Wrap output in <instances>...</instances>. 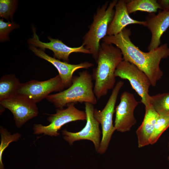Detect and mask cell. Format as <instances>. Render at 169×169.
<instances>
[{
    "label": "cell",
    "instance_id": "obj_1",
    "mask_svg": "<svg viewBox=\"0 0 169 169\" xmlns=\"http://www.w3.org/2000/svg\"><path fill=\"white\" fill-rule=\"evenodd\" d=\"M130 28H125L119 34L107 35L103 42L114 45L120 50L123 59L136 65L148 76L151 85L155 87L162 77L163 73L160 64L161 59L169 56V48L167 43L148 52L142 51L131 41Z\"/></svg>",
    "mask_w": 169,
    "mask_h": 169
},
{
    "label": "cell",
    "instance_id": "obj_2",
    "mask_svg": "<svg viewBox=\"0 0 169 169\" xmlns=\"http://www.w3.org/2000/svg\"><path fill=\"white\" fill-rule=\"evenodd\" d=\"M123 60L120 50L116 46L103 42L100 44L96 61L97 66L93 70L92 76L95 81L94 91L97 100L106 95L109 90L114 87L115 71Z\"/></svg>",
    "mask_w": 169,
    "mask_h": 169
},
{
    "label": "cell",
    "instance_id": "obj_3",
    "mask_svg": "<svg viewBox=\"0 0 169 169\" xmlns=\"http://www.w3.org/2000/svg\"><path fill=\"white\" fill-rule=\"evenodd\" d=\"M92 76L87 70L73 77L72 84L67 89L55 94L49 95L46 98L58 109L71 103H89L95 105L97 99L95 94Z\"/></svg>",
    "mask_w": 169,
    "mask_h": 169
},
{
    "label": "cell",
    "instance_id": "obj_4",
    "mask_svg": "<svg viewBox=\"0 0 169 169\" xmlns=\"http://www.w3.org/2000/svg\"><path fill=\"white\" fill-rule=\"evenodd\" d=\"M118 1L114 0L108 4L106 2L97 9L89 30L83 38L82 44L89 50L96 61L100 41L107 35L108 27L114 17L115 6Z\"/></svg>",
    "mask_w": 169,
    "mask_h": 169
},
{
    "label": "cell",
    "instance_id": "obj_5",
    "mask_svg": "<svg viewBox=\"0 0 169 169\" xmlns=\"http://www.w3.org/2000/svg\"><path fill=\"white\" fill-rule=\"evenodd\" d=\"M124 82H118L113 90L105 105L101 110L94 109V117L101 125L102 130V138L98 152L100 154L106 151L112 136L116 130L113 123V118L115 111V106L120 90Z\"/></svg>",
    "mask_w": 169,
    "mask_h": 169
},
{
    "label": "cell",
    "instance_id": "obj_6",
    "mask_svg": "<svg viewBox=\"0 0 169 169\" xmlns=\"http://www.w3.org/2000/svg\"><path fill=\"white\" fill-rule=\"evenodd\" d=\"M67 106V108L65 109H57L55 114L49 115L47 118L48 120L50 122L48 125H34V134H44V135L57 136L60 135L58 131L65 124L72 121L86 120L85 111L77 109L74 103L69 104Z\"/></svg>",
    "mask_w": 169,
    "mask_h": 169
},
{
    "label": "cell",
    "instance_id": "obj_7",
    "mask_svg": "<svg viewBox=\"0 0 169 169\" xmlns=\"http://www.w3.org/2000/svg\"><path fill=\"white\" fill-rule=\"evenodd\" d=\"M115 75V77L128 80L133 89L141 97V102L145 106L150 105L149 90L151 83L143 71L134 64L123 60L116 68Z\"/></svg>",
    "mask_w": 169,
    "mask_h": 169
},
{
    "label": "cell",
    "instance_id": "obj_8",
    "mask_svg": "<svg viewBox=\"0 0 169 169\" xmlns=\"http://www.w3.org/2000/svg\"><path fill=\"white\" fill-rule=\"evenodd\" d=\"M94 105L85 103V112L86 116V122L85 126L80 131L73 132L65 129L62 131L64 139L70 145H72L76 141L88 140L92 141L97 152L101 141L100 124L94 117Z\"/></svg>",
    "mask_w": 169,
    "mask_h": 169
},
{
    "label": "cell",
    "instance_id": "obj_9",
    "mask_svg": "<svg viewBox=\"0 0 169 169\" xmlns=\"http://www.w3.org/2000/svg\"><path fill=\"white\" fill-rule=\"evenodd\" d=\"M64 88L60 76L58 74L45 81L32 80L21 83L18 94L26 96L36 103L46 98L51 93L59 92Z\"/></svg>",
    "mask_w": 169,
    "mask_h": 169
},
{
    "label": "cell",
    "instance_id": "obj_10",
    "mask_svg": "<svg viewBox=\"0 0 169 169\" xmlns=\"http://www.w3.org/2000/svg\"><path fill=\"white\" fill-rule=\"evenodd\" d=\"M0 104L12 113L18 128L21 127L38 113L36 103L28 97L22 95L17 94L13 97L0 101Z\"/></svg>",
    "mask_w": 169,
    "mask_h": 169
},
{
    "label": "cell",
    "instance_id": "obj_11",
    "mask_svg": "<svg viewBox=\"0 0 169 169\" xmlns=\"http://www.w3.org/2000/svg\"><path fill=\"white\" fill-rule=\"evenodd\" d=\"M139 103L134 95L124 91L120 96V101L115 110L114 127L116 130L121 132L129 131L136 123L134 110Z\"/></svg>",
    "mask_w": 169,
    "mask_h": 169
},
{
    "label": "cell",
    "instance_id": "obj_12",
    "mask_svg": "<svg viewBox=\"0 0 169 169\" xmlns=\"http://www.w3.org/2000/svg\"><path fill=\"white\" fill-rule=\"evenodd\" d=\"M32 29L33 37L28 39V43L35 47H39L43 51L46 49L52 50L54 53V58L56 59L62 60L64 62L68 63L69 56L72 53L91 54L90 51L85 49L83 45L77 47H71L65 45L61 40L58 39H54L50 37H48L50 41L49 42H42L40 40L35 28L33 27Z\"/></svg>",
    "mask_w": 169,
    "mask_h": 169
},
{
    "label": "cell",
    "instance_id": "obj_13",
    "mask_svg": "<svg viewBox=\"0 0 169 169\" xmlns=\"http://www.w3.org/2000/svg\"><path fill=\"white\" fill-rule=\"evenodd\" d=\"M29 46L35 55L51 63L56 68L65 88H68L72 84L73 74L75 71L80 69H88L94 65L93 63L88 62L77 64H69L49 56L44 51L32 45Z\"/></svg>",
    "mask_w": 169,
    "mask_h": 169
},
{
    "label": "cell",
    "instance_id": "obj_14",
    "mask_svg": "<svg viewBox=\"0 0 169 169\" xmlns=\"http://www.w3.org/2000/svg\"><path fill=\"white\" fill-rule=\"evenodd\" d=\"M146 26L150 31L151 37L147 49L149 51L160 46L161 38L169 27V9L159 11L157 14L150 13L146 17Z\"/></svg>",
    "mask_w": 169,
    "mask_h": 169
},
{
    "label": "cell",
    "instance_id": "obj_15",
    "mask_svg": "<svg viewBox=\"0 0 169 169\" xmlns=\"http://www.w3.org/2000/svg\"><path fill=\"white\" fill-rule=\"evenodd\" d=\"M128 0L118 1L115 6V12L113 18L109 25L107 35H116L125 28L128 25L138 24L146 26L145 21H139L134 19L129 16L126 8Z\"/></svg>",
    "mask_w": 169,
    "mask_h": 169
},
{
    "label": "cell",
    "instance_id": "obj_16",
    "mask_svg": "<svg viewBox=\"0 0 169 169\" xmlns=\"http://www.w3.org/2000/svg\"><path fill=\"white\" fill-rule=\"evenodd\" d=\"M145 112L143 120L136 131L138 147L141 148L150 144L152 135L159 115L149 105L145 106Z\"/></svg>",
    "mask_w": 169,
    "mask_h": 169
},
{
    "label": "cell",
    "instance_id": "obj_17",
    "mask_svg": "<svg viewBox=\"0 0 169 169\" xmlns=\"http://www.w3.org/2000/svg\"><path fill=\"white\" fill-rule=\"evenodd\" d=\"M21 83L14 74L5 75L0 80V101L18 94Z\"/></svg>",
    "mask_w": 169,
    "mask_h": 169
},
{
    "label": "cell",
    "instance_id": "obj_18",
    "mask_svg": "<svg viewBox=\"0 0 169 169\" xmlns=\"http://www.w3.org/2000/svg\"><path fill=\"white\" fill-rule=\"evenodd\" d=\"M126 5L129 14L138 11L155 13L158 9H161L156 0H128Z\"/></svg>",
    "mask_w": 169,
    "mask_h": 169
},
{
    "label": "cell",
    "instance_id": "obj_19",
    "mask_svg": "<svg viewBox=\"0 0 169 169\" xmlns=\"http://www.w3.org/2000/svg\"><path fill=\"white\" fill-rule=\"evenodd\" d=\"M149 104L159 115L169 114V92L150 95Z\"/></svg>",
    "mask_w": 169,
    "mask_h": 169
},
{
    "label": "cell",
    "instance_id": "obj_20",
    "mask_svg": "<svg viewBox=\"0 0 169 169\" xmlns=\"http://www.w3.org/2000/svg\"><path fill=\"white\" fill-rule=\"evenodd\" d=\"M169 127V114L159 115L150 139V144L156 143L161 134Z\"/></svg>",
    "mask_w": 169,
    "mask_h": 169
},
{
    "label": "cell",
    "instance_id": "obj_21",
    "mask_svg": "<svg viewBox=\"0 0 169 169\" xmlns=\"http://www.w3.org/2000/svg\"><path fill=\"white\" fill-rule=\"evenodd\" d=\"M0 134L1 143L0 145V169H4L2 161L3 152L10 143L18 140L21 135L18 133L11 135L6 129L2 127L0 128Z\"/></svg>",
    "mask_w": 169,
    "mask_h": 169
},
{
    "label": "cell",
    "instance_id": "obj_22",
    "mask_svg": "<svg viewBox=\"0 0 169 169\" xmlns=\"http://www.w3.org/2000/svg\"><path fill=\"white\" fill-rule=\"evenodd\" d=\"M17 5L16 0H0V17L8 20H12L13 14L16 9Z\"/></svg>",
    "mask_w": 169,
    "mask_h": 169
},
{
    "label": "cell",
    "instance_id": "obj_23",
    "mask_svg": "<svg viewBox=\"0 0 169 169\" xmlns=\"http://www.w3.org/2000/svg\"><path fill=\"white\" fill-rule=\"evenodd\" d=\"M18 25L15 23L9 21L5 22L3 19L0 20V41L3 42L9 40V33L13 29L17 28Z\"/></svg>",
    "mask_w": 169,
    "mask_h": 169
},
{
    "label": "cell",
    "instance_id": "obj_24",
    "mask_svg": "<svg viewBox=\"0 0 169 169\" xmlns=\"http://www.w3.org/2000/svg\"><path fill=\"white\" fill-rule=\"evenodd\" d=\"M161 9L162 10H167L169 9V0H157Z\"/></svg>",
    "mask_w": 169,
    "mask_h": 169
},
{
    "label": "cell",
    "instance_id": "obj_25",
    "mask_svg": "<svg viewBox=\"0 0 169 169\" xmlns=\"http://www.w3.org/2000/svg\"><path fill=\"white\" fill-rule=\"evenodd\" d=\"M168 145H169V143ZM168 161H169V156L168 157Z\"/></svg>",
    "mask_w": 169,
    "mask_h": 169
}]
</instances>
